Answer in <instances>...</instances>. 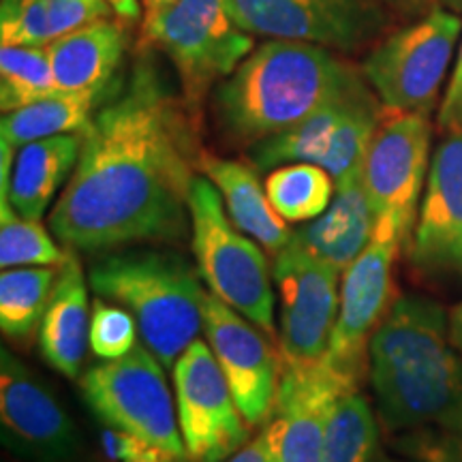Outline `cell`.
<instances>
[{"label": "cell", "instance_id": "obj_1", "mask_svg": "<svg viewBox=\"0 0 462 462\" xmlns=\"http://www.w3.org/2000/svg\"><path fill=\"white\" fill-rule=\"evenodd\" d=\"M195 109L159 69L137 62L82 133V152L51 208V234L71 251L180 242L204 159Z\"/></svg>", "mask_w": 462, "mask_h": 462}, {"label": "cell", "instance_id": "obj_2", "mask_svg": "<svg viewBox=\"0 0 462 462\" xmlns=\"http://www.w3.org/2000/svg\"><path fill=\"white\" fill-rule=\"evenodd\" d=\"M368 357V381L385 430L462 435V351L441 304L418 293L398 296L373 334Z\"/></svg>", "mask_w": 462, "mask_h": 462}, {"label": "cell", "instance_id": "obj_3", "mask_svg": "<svg viewBox=\"0 0 462 462\" xmlns=\"http://www.w3.org/2000/svg\"><path fill=\"white\" fill-rule=\"evenodd\" d=\"M357 79L328 48L273 39L217 86L212 107L227 140L253 146L319 112Z\"/></svg>", "mask_w": 462, "mask_h": 462}, {"label": "cell", "instance_id": "obj_4", "mask_svg": "<svg viewBox=\"0 0 462 462\" xmlns=\"http://www.w3.org/2000/svg\"><path fill=\"white\" fill-rule=\"evenodd\" d=\"M199 279V270L171 251H107L88 268L92 291L129 310L142 343L163 368H173L204 332Z\"/></svg>", "mask_w": 462, "mask_h": 462}, {"label": "cell", "instance_id": "obj_5", "mask_svg": "<svg viewBox=\"0 0 462 462\" xmlns=\"http://www.w3.org/2000/svg\"><path fill=\"white\" fill-rule=\"evenodd\" d=\"M198 270L212 296L274 337V291L263 251L231 221L218 189L198 176L189 198Z\"/></svg>", "mask_w": 462, "mask_h": 462}, {"label": "cell", "instance_id": "obj_6", "mask_svg": "<svg viewBox=\"0 0 462 462\" xmlns=\"http://www.w3.org/2000/svg\"><path fill=\"white\" fill-rule=\"evenodd\" d=\"M143 42L173 62L193 109L253 51V37L236 24L225 0H176L146 14Z\"/></svg>", "mask_w": 462, "mask_h": 462}, {"label": "cell", "instance_id": "obj_7", "mask_svg": "<svg viewBox=\"0 0 462 462\" xmlns=\"http://www.w3.org/2000/svg\"><path fill=\"white\" fill-rule=\"evenodd\" d=\"M163 364L143 343L118 360H103L79 377L84 402L103 426L189 456L178 429L176 396L167 385Z\"/></svg>", "mask_w": 462, "mask_h": 462}, {"label": "cell", "instance_id": "obj_8", "mask_svg": "<svg viewBox=\"0 0 462 462\" xmlns=\"http://www.w3.org/2000/svg\"><path fill=\"white\" fill-rule=\"evenodd\" d=\"M460 31L458 14L437 7L392 32L368 54L364 78L385 114H432Z\"/></svg>", "mask_w": 462, "mask_h": 462}, {"label": "cell", "instance_id": "obj_9", "mask_svg": "<svg viewBox=\"0 0 462 462\" xmlns=\"http://www.w3.org/2000/svg\"><path fill=\"white\" fill-rule=\"evenodd\" d=\"M430 116L383 112L362 171L374 212L373 240L407 248L430 170Z\"/></svg>", "mask_w": 462, "mask_h": 462}, {"label": "cell", "instance_id": "obj_10", "mask_svg": "<svg viewBox=\"0 0 462 462\" xmlns=\"http://www.w3.org/2000/svg\"><path fill=\"white\" fill-rule=\"evenodd\" d=\"M401 251L390 242L373 240L340 279L338 317L321 362L354 390L368 379L373 334L398 298L394 263Z\"/></svg>", "mask_w": 462, "mask_h": 462}, {"label": "cell", "instance_id": "obj_11", "mask_svg": "<svg viewBox=\"0 0 462 462\" xmlns=\"http://www.w3.org/2000/svg\"><path fill=\"white\" fill-rule=\"evenodd\" d=\"M184 448L195 462H223L248 443L236 398L204 340H195L171 368Z\"/></svg>", "mask_w": 462, "mask_h": 462}, {"label": "cell", "instance_id": "obj_12", "mask_svg": "<svg viewBox=\"0 0 462 462\" xmlns=\"http://www.w3.org/2000/svg\"><path fill=\"white\" fill-rule=\"evenodd\" d=\"M340 274L291 242L274 255L273 281L281 296L282 366L315 364L326 356L338 317Z\"/></svg>", "mask_w": 462, "mask_h": 462}, {"label": "cell", "instance_id": "obj_13", "mask_svg": "<svg viewBox=\"0 0 462 462\" xmlns=\"http://www.w3.org/2000/svg\"><path fill=\"white\" fill-rule=\"evenodd\" d=\"M225 5L248 34L343 51L371 42L385 20L374 0H225Z\"/></svg>", "mask_w": 462, "mask_h": 462}, {"label": "cell", "instance_id": "obj_14", "mask_svg": "<svg viewBox=\"0 0 462 462\" xmlns=\"http://www.w3.org/2000/svg\"><path fill=\"white\" fill-rule=\"evenodd\" d=\"M204 334L218 366L227 379L242 418L262 426L273 418L281 385V360L262 328L206 291Z\"/></svg>", "mask_w": 462, "mask_h": 462}, {"label": "cell", "instance_id": "obj_15", "mask_svg": "<svg viewBox=\"0 0 462 462\" xmlns=\"http://www.w3.org/2000/svg\"><path fill=\"white\" fill-rule=\"evenodd\" d=\"M0 424L11 452L31 462H67L79 449L71 415L26 364L0 354Z\"/></svg>", "mask_w": 462, "mask_h": 462}, {"label": "cell", "instance_id": "obj_16", "mask_svg": "<svg viewBox=\"0 0 462 462\" xmlns=\"http://www.w3.org/2000/svg\"><path fill=\"white\" fill-rule=\"evenodd\" d=\"M426 279H462V131L443 133L430 159L420 215L407 248Z\"/></svg>", "mask_w": 462, "mask_h": 462}, {"label": "cell", "instance_id": "obj_17", "mask_svg": "<svg viewBox=\"0 0 462 462\" xmlns=\"http://www.w3.org/2000/svg\"><path fill=\"white\" fill-rule=\"evenodd\" d=\"M351 388L323 362L282 366L279 394L265 432L281 462H321L328 420Z\"/></svg>", "mask_w": 462, "mask_h": 462}, {"label": "cell", "instance_id": "obj_18", "mask_svg": "<svg viewBox=\"0 0 462 462\" xmlns=\"http://www.w3.org/2000/svg\"><path fill=\"white\" fill-rule=\"evenodd\" d=\"M82 263L69 248L67 262L58 270L51 298L39 326V351L50 368L67 379H78L90 349V306Z\"/></svg>", "mask_w": 462, "mask_h": 462}, {"label": "cell", "instance_id": "obj_19", "mask_svg": "<svg viewBox=\"0 0 462 462\" xmlns=\"http://www.w3.org/2000/svg\"><path fill=\"white\" fill-rule=\"evenodd\" d=\"M374 236V212L364 178L337 184L332 204L309 225L293 231L291 245L345 273L366 251Z\"/></svg>", "mask_w": 462, "mask_h": 462}, {"label": "cell", "instance_id": "obj_20", "mask_svg": "<svg viewBox=\"0 0 462 462\" xmlns=\"http://www.w3.org/2000/svg\"><path fill=\"white\" fill-rule=\"evenodd\" d=\"M126 31L120 22H90L48 45L56 88L62 92L106 95L126 51Z\"/></svg>", "mask_w": 462, "mask_h": 462}, {"label": "cell", "instance_id": "obj_21", "mask_svg": "<svg viewBox=\"0 0 462 462\" xmlns=\"http://www.w3.org/2000/svg\"><path fill=\"white\" fill-rule=\"evenodd\" d=\"M199 171L218 189L236 227L251 236L265 251L279 255L291 242L293 231L270 204L268 193L251 165L204 154Z\"/></svg>", "mask_w": 462, "mask_h": 462}, {"label": "cell", "instance_id": "obj_22", "mask_svg": "<svg viewBox=\"0 0 462 462\" xmlns=\"http://www.w3.org/2000/svg\"><path fill=\"white\" fill-rule=\"evenodd\" d=\"M82 152V133L45 137L17 148L7 199L17 215L42 221L60 189L71 178Z\"/></svg>", "mask_w": 462, "mask_h": 462}, {"label": "cell", "instance_id": "obj_23", "mask_svg": "<svg viewBox=\"0 0 462 462\" xmlns=\"http://www.w3.org/2000/svg\"><path fill=\"white\" fill-rule=\"evenodd\" d=\"M112 7L95 0H3V45H50L90 22L112 15Z\"/></svg>", "mask_w": 462, "mask_h": 462}, {"label": "cell", "instance_id": "obj_24", "mask_svg": "<svg viewBox=\"0 0 462 462\" xmlns=\"http://www.w3.org/2000/svg\"><path fill=\"white\" fill-rule=\"evenodd\" d=\"M366 88L360 78L349 90L337 97V99L321 107L319 112L291 126V129L276 133L265 140L253 143L251 161L257 170H274V167L287 163H315L321 165L323 157L330 150V143L337 135L340 123H343L351 101Z\"/></svg>", "mask_w": 462, "mask_h": 462}, {"label": "cell", "instance_id": "obj_25", "mask_svg": "<svg viewBox=\"0 0 462 462\" xmlns=\"http://www.w3.org/2000/svg\"><path fill=\"white\" fill-rule=\"evenodd\" d=\"M99 92H62L45 97L14 112L3 114L0 142H7L15 150L28 142L45 137L84 133L92 123V112L99 106Z\"/></svg>", "mask_w": 462, "mask_h": 462}, {"label": "cell", "instance_id": "obj_26", "mask_svg": "<svg viewBox=\"0 0 462 462\" xmlns=\"http://www.w3.org/2000/svg\"><path fill=\"white\" fill-rule=\"evenodd\" d=\"M58 273L50 265L7 268L0 276V330L11 343H31L54 291Z\"/></svg>", "mask_w": 462, "mask_h": 462}, {"label": "cell", "instance_id": "obj_27", "mask_svg": "<svg viewBox=\"0 0 462 462\" xmlns=\"http://www.w3.org/2000/svg\"><path fill=\"white\" fill-rule=\"evenodd\" d=\"M337 182L315 163H287L274 167L265 178V193L274 210L287 223L313 221L334 199Z\"/></svg>", "mask_w": 462, "mask_h": 462}, {"label": "cell", "instance_id": "obj_28", "mask_svg": "<svg viewBox=\"0 0 462 462\" xmlns=\"http://www.w3.org/2000/svg\"><path fill=\"white\" fill-rule=\"evenodd\" d=\"M379 424L371 402L360 392H349L334 404L328 420L321 462H374Z\"/></svg>", "mask_w": 462, "mask_h": 462}, {"label": "cell", "instance_id": "obj_29", "mask_svg": "<svg viewBox=\"0 0 462 462\" xmlns=\"http://www.w3.org/2000/svg\"><path fill=\"white\" fill-rule=\"evenodd\" d=\"M58 92L48 45H3L0 107L14 112Z\"/></svg>", "mask_w": 462, "mask_h": 462}, {"label": "cell", "instance_id": "obj_30", "mask_svg": "<svg viewBox=\"0 0 462 462\" xmlns=\"http://www.w3.org/2000/svg\"><path fill=\"white\" fill-rule=\"evenodd\" d=\"M69 251L58 248L39 221L17 215L7 198H0V265L24 268V265H58L67 262Z\"/></svg>", "mask_w": 462, "mask_h": 462}, {"label": "cell", "instance_id": "obj_31", "mask_svg": "<svg viewBox=\"0 0 462 462\" xmlns=\"http://www.w3.org/2000/svg\"><path fill=\"white\" fill-rule=\"evenodd\" d=\"M137 323L125 306L97 296L90 313V351L101 360H118L137 345Z\"/></svg>", "mask_w": 462, "mask_h": 462}, {"label": "cell", "instance_id": "obj_32", "mask_svg": "<svg viewBox=\"0 0 462 462\" xmlns=\"http://www.w3.org/2000/svg\"><path fill=\"white\" fill-rule=\"evenodd\" d=\"M99 452L106 462H195L190 456H176L154 443L109 426H103L101 430Z\"/></svg>", "mask_w": 462, "mask_h": 462}, {"label": "cell", "instance_id": "obj_33", "mask_svg": "<svg viewBox=\"0 0 462 462\" xmlns=\"http://www.w3.org/2000/svg\"><path fill=\"white\" fill-rule=\"evenodd\" d=\"M437 123L441 133L462 131V43L458 50V60H456L454 67L452 82H449L441 107H439Z\"/></svg>", "mask_w": 462, "mask_h": 462}, {"label": "cell", "instance_id": "obj_34", "mask_svg": "<svg viewBox=\"0 0 462 462\" xmlns=\"http://www.w3.org/2000/svg\"><path fill=\"white\" fill-rule=\"evenodd\" d=\"M223 462H281L279 456L274 454L273 443H270L268 432H259V435L248 441L245 448H240L238 452L231 454L227 460Z\"/></svg>", "mask_w": 462, "mask_h": 462}, {"label": "cell", "instance_id": "obj_35", "mask_svg": "<svg viewBox=\"0 0 462 462\" xmlns=\"http://www.w3.org/2000/svg\"><path fill=\"white\" fill-rule=\"evenodd\" d=\"M95 3H106L118 14L123 20H137L140 17V3L137 0H95Z\"/></svg>", "mask_w": 462, "mask_h": 462}, {"label": "cell", "instance_id": "obj_36", "mask_svg": "<svg viewBox=\"0 0 462 462\" xmlns=\"http://www.w3.org/2000/svg\"><path fill=\"white\" fill-rule=\"evenodd\" d=\"M401 3L411 5V7H429V9H449V11H462V0H401Z\"/></svg>", "mask_w": 462, "mask_h": 462}, {"label": "cell", "instance_id": "obj_37", "mask_svg": "<svg viewBox=\"0 0 462 462\" xmlns=\"http://www.w3.org/2000/svg\"><path fill=\"white\" fill-rule=\"evenodd\" d=\"M449 328H452V338L456 346L462 351V313L456 306L449 310Z\"/></svg>", "mask_w": 462, "mask_h": 462}, {"label": "cell", "instance_id": "obj_38", "mask_svg": "<svg viewBox=\"0 0 462 462\" xmlns=\"http://www.w3.org/2000/svg\"><path fill=\"white\" fill-rule=\"evenodd\" d=\"M142 3L143 7H146V14H152V11L170 7V5L176 3V0H142Z\"/></svg>", "mask_w": 462, "mask_h": 462}, {"label": "cell", "instance_id": "obj_39", "mask_svg": "<svg viewBox=\"0 0 462 462\" xmlns=\"http://www.w3.org/2000/svg\"><path fill=\"white\" fill-rule=\"evenodd\" d=\"M377 462H407V460H396V458H379Z\"/></svg>", "mask_w": 462, "mask_h": 462}, {"label": "cell", "instance_id": "obj_40", "mask_svg": "<svg viewBox=\"0 0 462 462\" xmlns=\"http://www.w3.org/2000/svg\"><path fill=\"white\" fill-rule=\"evenodd\" d=\"M456 309H458V310H460V313H462V304H458V306H456Z\"/></svg>", "mask_w": 462, "mask_h": 462}]
</instances>
